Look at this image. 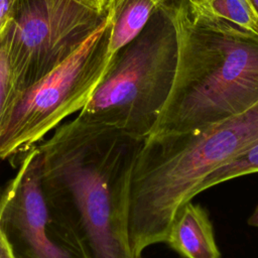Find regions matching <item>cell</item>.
<instances>
[{
    "instance_id": "ac0fdd59",
    "label": "cell",
    "mask_w": 258,
    "mask_h": 258,
    "mask_svg": "<svg viewBox=\"0 0 258 258\" xmlns=\"http://www.w3.org/2000/svg\"><path fill=\"white\" fill-rule=\"evenodd\" d=\"M258 15V0H248Z\"/></svg>"
},
{
    "instance_id": "7c38bea8",
    "label": "cell",
    "mask_w": 258,
    "mask_h": 258,
    "mask_svg": "<svg viewBox=\"0 0 258 258\" xmlns=\"http://www.w3.org/2000/svg\"><path fill=\"white\" fill-rule=\"evenodd\" d=\"M10 22V21H9ZM9 23L0 32V129L16 90L9 59Z\"/></svg>"
},
{
    "instance_id": "2e32d148",
    "label": "cell",
    "mask_w": 258,
    "mask_h": 258,
    "mask_svg": "<svg viewBox=\"0 0 258 258\" xmlns=\"http://www.w3.org/2000/svg\"><path fill=\"white\" fill-rule=\"evenodd\" d=\"M172 2H173L174 10H175L176 14H178L188 5L189 0H172Z\"/></svg>"
},
{
    "instance_id": "ba28073f",
    "label": "cell",
    "mask_w": 258,
    "mask_h": 258,
    "mask_svg": "<svg viewBox=\"0 0 258 258\" xmlns=\"http://www.w3.org/2000/svg\"><path fill=\"white\" fill-rule=\"evenodd\" d=\"M164 243L183 258H221L208 212L191 201L177 212Z\"/></svg>"
},
{
    "instance_id": "9a60e30c",
    "label": "cell",
    "mask_w": 258,
    "mask_h": 258,
    "mask_svg": "<svg viewBox=\"0 0 258 258\" xmlns=\"http://www.w3.org/2000/svg\"><path fill=\"white\" fill-rule=\"evenodd\" d=\"M75 1L100 12H104L107 10L108 0H75Z\"/></svg>"
},
{
    "instance_id": "9c48e42d",
    "label": "cell",
    "mask_w": 258,
    "mask_h": 258,
    "mask_svg": "<svg viewBox=\"0 0 258 258\" xmlns=\"http://www.w3.org/2000/svg\"><path fill=\"white\" fill-rule=\"evenodd\" d=\"M160 7H167L176 14L172 0H108L112 19L111 54L137 36Z\"/></svg>"
},
{
    "instance_id": "277c9868",
    "label": "cell",
    "mask_w": 258,
    "mask_h": 258,
    "mask_svg": "<svg viewBox=\"0 0 258 258\" xmlns=\"http://www.w3.org/2000/svg\"><path fill=\"white\" fill-rule=\"evenodd\" d=\"M176 16L167 7L158 8L137 36L111 54L79 115L139 138L152 133L175 78Z\"/></svg>"
},
{
    "instance_id": "5b68a950",
    "label": "cell",
    "mask_w": 258,
    "mask_h": 258,
    "mask_svg": "<svg viewBox=\"0 0 258 258\" xmlns=\"http://www.w3.org/2000/svg\"><path fill=\"white\" fill-rule=\"evenodd\" d=\"M111 36L108 10L105 21L76 52L16 95L0 129V159L27 152L84 108L111 57Z\"/></svg>"
},
{
    "instance_id": "8992f818",
    "label": "cell",
    "mask_w": 258,
    "mask_h": 258,
    "mask_svg": "<svg viewBox=\"0 0 258 258\" xmlns=\"http://www.w3.org/2000/svg\"><path fill=\"white\" fill-rule=\"evenodd\" d=\"M107 15L75 0H16L8 45L16 95L76 52Z\"/></svg>"
},
{
    "instance_id": "6da1fadb",
    "label": "cell",
    "mask_w": 258,
    "mask_h": 258,
    "mask_svg": "<svg viewBox=\"0 0 258 258\" xmlns=\"http://www.w3.org/2000/svg\"><path fill=\"white\" fill-rule=\"evenodd\" d=\"M35 145L51 228L75 258H137L129 188L145 138L81 115Z\"/></svg>"
},
{
    "instance_id": "e0dca14e",
    "label": "cell",
    "mask_w": 258,
    "mask_h": 258,
    "mask_svg": "<svg viewBox=\"0 0 258 258\" xmlns=\"http://www.w3.org/2000/svg\"><path fill=\"white\" fill-rule=\"evenodd\" d=\"M247 224H248L249 226L258 228V205H257L256 208L254 209V211H253V213L251 214V216L248 218Z\"/></svg>"
},
{
    "instance_id": "30bf717a",
    "label": "cell",
    "mask_w": 258,
    "mask_h": 258,
    "mask_svg": "<svg viewBox=\"0 0 258 258\" xmlns=\"http://www.w3.org/2000/svg\"><path fill=\"white\" fill-rule=\"evenodd\" d=\"M198 11L258 34V15L248 0H190Z\"/></svg>"
},
{
    "instance_id": "8fae6325",
    "label": "cell",
    "mask_w": 258,
    "mask_h": 258,
    "mask_svg": "<svg viewBox=\"0 0 258 258\" xmlns=\"http://www.w3.org/2000/svg\"><path fill=\"white\" fill-rule=\"evenodd\" d=\"M251 173H258V142L210 173L200 184L198 195L219 183Z\"/></svg>"
},
{
    "instance_id": "5bb4252c",
    "label": "cell",
    "mask_w": 258,
    "mask_h": 258,
    "mask_svg": "<svg viewBox=\"0 0 258 258\" xmlns=\"http://www.w3.org/2000/svg\"><path fill=\"white\" fill-rule=\"evenodd\" d=\"M0 258H16L13 248L0 226Z\"/></svg>"
},
{
    "instance_id": "7a4b0ae2",
    "label": "cell",
    "mask_w": 258,
    "mask_h": 258,
    "mask_svg": "<svg viewBox=\"0 0 258 258\" xmlns=\"http://www.w3.org/2000/svg\"><path fill=\"white\" fill-rule=\"evenodd\" d=\"M258 142V103L206 127L151 134L136 157L130 179L128 235L137 258L165 241L179 209L198 195L214 170Z\"/></svg>"
},
{
    "instance_id": "52a82bcc",
    "label": "cell",
    "mask_w": 258,
    "mask_h": 258,
    "mask_svg": "<svg viewBox=\"0 0 258 258\" xmlns=\"http://www.w3.org/2000/svg\"><path fill=\"white\" fill-rule=\"evenodd\" d=\"M49 224L38 152L33 146L0 195V226L9 241L16 239L24 258H75L50 238Z\"/></svg>"
},
{
    "instance_id": "3957f363",
    "label": "cell",
    "mask_w": 258,
    "mask_h": 258,
    "mask_svg": "<svg viewBox=\"0 0 258 258\" xmlns=\"http://www.w3.org/2000/svg\"><path fill=\"white\" fill-rule=\"evenodd\" d=\"M176 20L175 78L151 134L200 129L258 103V34L190 2Z\"/></svg>"
},
{
    "instance_id": "4fadbf2b",
    "label": "cell",
    "mask_w": 258,
    "mask_h": 258,
    "mask_svg": "<svg viewBox=\"0 0 258 258\" xmlns=\"http://www.w3.org/2000/svg\"><path fill=\"white\" fill-rule=\"evenodd\" d=\"M16 0H0V32L12 18Z\"/></svg>"
}]
</instances>
